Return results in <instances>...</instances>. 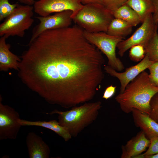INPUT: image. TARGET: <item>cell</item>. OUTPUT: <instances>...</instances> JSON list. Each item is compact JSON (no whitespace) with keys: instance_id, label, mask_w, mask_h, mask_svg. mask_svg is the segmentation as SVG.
<instances>
[{"instance_id":"6da1fadb","label":"cell","mask_w":158,"mask_h":158,"mask_svg":"<svg viewBox=\"0 0 158 158\" xmlns=\"http://www.w3.org/2000/svg\"><path fill=\"white\" fill-rule=\"evenodd\" d=\"M21 56L18 75L49 104L69 109L89 102L104 78L101 51L78 25L46 30Z\"/></svg>"},{"instance_id":"7a4b0ae2","label":"cell","mask_w":158,"mask_h":158,"mask_svg":"<svg viewBox=\"0 0 158 158\" xmlns=\"http://www.w3.org/2000/svg\"><path fill=\"white\" fill-rule=\"evenodd\" d=\"M149 74L145 71L142 72L127 85L123 92L115 97V100L125 113L129 114L135 109L150 114V102L158 92V87L151 82Z\"/></svg>"},{"instance_id":"3957f363","label":"cell","mask_w":158,"mask_h":158,"mask_svg":"<svg viewBox=\"0 0 158 158\" xmlns=\"http://www.w3.org/2000/svg\"><path fill=\"white\" fill-rule=\"evenodd\" d=\"M102 107L100 101L88 102L69 110L61 111L55 109L46 114H58L59 124L65 127L72 137H75L96 119Z\"/></svg>"},{"instance_id":"277c9868","label":"cell","mask_w":158,"mask_h":158,"mask_svg":"<svg viewBox=\"0 0 158 158\" xmlns=\"http://www.w3.org/2000/svg\"><path fill=\"white\" fill-rule=\"evenodd\" d=\"M114 18L113 13L104 5L92 4L84 5L73 20L87 32L106 33L109 25Z\"/></svg>"},{"instance_id":"5b68a950","label":"cell","mask_w":158,"mask_h":158,"mask_svg":"<svg viewBox=\"0 0 158 158\" xmlns=\"http://www.w3.org/2000/svg\"><path fill=\"white\" fill-rule=\"evenodd\" d=\"M34 7L32 6L18 4L0 25V36L6 39L10 36L22 37L26 30L33 23Z\"/></svg>"},{"instance_id":"8992f818","label":"cell","mask_w":158,"mask_h":158,"mask_svg":"<svg viewBox=\"0 0 158 158\" xmlns=\"http://www.w3.org/2000/svg\"><path fill=\"white\" fill-rule=\"evenodd\" d=\"M84 34L89 42L106 56L108 65L118 72L124 69L123 63L116 57V53L117 44L124 38L112 36L103 32H90L84 30Z\"/></svg>"},{"instance_id":"52a82bcc","label":"cell","mask_w":158,"mask_h":158,"mask_svg":"<svg viewBox=\"0 0 158 158\" xmlns=\"http://www.w3.org/2000/svg\"><path fill=\"white\" fill-rule=\"evenodd\" d=\"M130 37L123 40L117 44L118 54L121 57L134 45L140 44L145 47L157 31L158 25L154 23L152 14L148 16Z\"/></svg>"},{"instance_id":"ba28073f","label":"cell","mask_w":158,"mask_h":158,"mask_svg":"<svg viewBox=\"0 0 158 158\" xmlns=\"http://www.w3.org/2000/svg\"><path fill=\"white\" fill-rule=\"evenodd\" d=\"M83 5L80 0H38L35 1L33 6L34 12L42 16L70 10L72 12L73 19Z\"/></svg>"},{"instance_id":"9c48e42d","label":"cell","mask_w":158,"mask_h":158,"mask_svg":"<svg viewBox=\"0 0 158 158\" xmlns=\"http://www.w3.org/2000/svg\"><path fill=\"white\" fill-rule=\"evenodd\" d=\"M72 12L66 10L47 16L36 17L39 23L33 29L28 44L30 43L42 32L47 30L69 27L72 23Z\"/></svg>"},{"instance_id":"30bf717a","label":"cell","mask_w":158,"mask_h":158,"mask_svg":"<svg viewBox=\"0 0 158 158\" xmlns=\"http://www.w3.org/2000/svg\"><path fill=\"white\" fill-rule=\"evenodd\" d=\"M1 99L0 98V140H15L22 126L18 121L20 115L13 108L3 104Z\"/></svg>"},{"instance_id":"8fae6325","label":"cell","mask_w":158,"mask_h":158,"mask_svg":"<svg viewBox=\"0 0 158 158\" xmlns=\"http://www.w3.org/2000/svg\"><path fill=\"white\" fill-rule=\"evenodd\" d=\"M154 62L150 60L147 55L145 54L144 58L139 63L127 68L124 72H119L108 65L105 66L104 69L106 73L119 80L121 85L119 93H121L132 80L148 69Z\"/></svg>"},{"instance_id":"7c38bea8","label":"cell","mask_w":158,"mask_h":158,"mask_svg":"<svg viewBox=\"0 0 158 158\" xmlns=\"http://www.w3.org/2000/svg\"><path fill=\"white\" fill-rule=\"evenodd\" d=\"M150 140L141 130L121 147V158H135L147 150Z\"/></svg>"},{"instance_id":"4fadbf2b","label":"cell","mask_w":158,"mask_h":158,"mask_svg":"<svg viewBox=\"0 0 158 158\" xmlns=\"http://www.w3.org/2000/svg\"><path fill=\"white\" fill-rule=\"evenodd\" d=\"M26 143L30 158H49L50 150L42 138L33 132L28 134Z\"/></svg>"},{"instance_id":"5bb4252c","label":"cell","mask_w":158,"mask_h":158,"mask_svg":"<svg viewBox=\"0 0 158 158\" xmlns=\"http://www.w3.org/2000/svg\"><path fill=\"white\" fill-rule=\"evenodd\" d=\"M131 113L135 125L140 128L150 140L158 136V123L151 118L149 115L135 109Z\"/></svg>"},{"instance_id":"9a60e30c","label":"cell","mask_w":158,"mask_h":158,"mask_svg":"<svg viewBox=\"0 0 158 158\" xmlns=\"http://www.w3.org/2000/svg\"><path fill=\"white\" fill-rule=\"evenodd\" d=\"M4 36L0 39V70L6 71L9 69L18 71L21 58L10 50V45L6 42Z\"/></svg>"},{"instance_id":"2e32d148","label":"cell","mask_w":158,"mask_h":158,"mask_svg":"<svg viewBox=\"0 0 158 158\" xmlns=\"http://www.w3.org/2000/svg\"><path fill=\"white\" fill-rule=\"evenodd\" d=\"M18 121L22 126H38L50 129L62 137L66 142L69 140L72 137L67 130L61 126L59 122L55 120L49 121H32L20 118Z\"/></svg>"},{"instance_id":"e0dca14e","label":"cell","mask_w":158,"mask_h":158,"mask_svg":"<svg viewBox=\"0 0 158 158\" xmlns=\"http://www.w3.org/2000/svg\"><path fill=\"white\" fill-rule=\"evenodd\" d=\"M133 26L126 21L119 18L112 20L108 27L107 33L110 35L123 37L131 33Z\"/></svg>"},{"instance_id":"ac0fdd59","label":"cell","mask_w":158,"mask_h":158,"mask_svg":"<svg viewBox=\"0 0 158 158\" xmlns=\"http://www.w3.org/2000/svg\"><path fill=\"white\" fill-rule=\"evenodd\" d=\"M125 4L136 12L142 23L154 12V6L150 0H128Z\"/></svg>"},{"instance_id":"d6986e66","label":"cell","mask_w":158,"mask_h":158,"mask_svg":"<svg viewBox=\"0 0 158 158\" xmlns=\"http://www.w3.org/2000/svg\"><path fill=\"white\" fill-rule=\"evenodd\" d=\"M113 13L114 18L121 19L133 27L136 26L142 23L136 12L126 4L115 10Z\"/></svg>"},{"instance_id":"ffe728a7","label":"cell","mask_w":158,"mask_h":158,"mask_svg":"<svg viewBox=\"0 0 158 158\" xmlns=\"http://www.w3.org/2000/svg\"><path fill=\"white\" fill-rule=\"evenodd\" d=\"M145 54L152 61H158V37L155 32L145 47Z\"/></svg>"},{"instance_id":"44dd1931","label":"cell","mask_w":158,"mask_h":158,"mask_svg":"<svg viewBox=\"0 0 158 158\" xmlns=\"http://www.w3.org/2000/svg\"><path fill=\"white\" fill-rule=\"evenodd\" d=\"M145 54L144 46L142 45L138 44L134 45L130 48L129 56L131 60L137 62L142 60Z\"/></svg>"},{"instance_id":"7402d4cb","label":"cell","mask_w":158,"mask_h":158,"mask_svg":"<svg viewBox=\"0 0 158 158\" xmlns=\"http://www.w3.org/2000/svg\"><path fill=\"white\" fill-rule=\"evenodd\" d=\"M18 5L17 3L11 4L8 0H0V21L9 16Z\"/></svg>"},{"instance_id":"603a6c76","label":"cell","mask_w":158,"mask_h":158,"mask_svg":"<svg viewBox=\"0 0 158 158\" xmlns=\"http://www.w3.org/2000/svg\"><path fill=\"white\" fill-rule=\"evenodd\" d=\"M150 140V145L145 152L137 156L135 158H144L146 156L158 153V136L153 137Z\"/></svg>"},{"instance_id":"cb8c5ba5","label":"cell","mask_w":158,"mask_h":158,"mask_svg":"<svg viewBox=\"0 0 158 158\" xmlns=\"http://www.w3.org/2000/svg\"><path fill=\"white\" fill-rule=\"evenodd\" d=\"M150 117L158 123V92L152 98L150 102Z\"/></svg>"},{"instance_id":"d4e9b609","label":"cell","mask_w":158,"mask_h":158,"mask_svg":"<svg viewBox=\"0 0 158 158\" xmlns=\"http://www.w3.org/2000/svg\"><path fill=\"white\" fill-rule=\"evenodd\" d=\"M128 0H103L104 6L113 13L115 10L126 4Z\"/></svg>"},{"instance_id":"484cf974","label":"cell","mask_w":158,"mask_h":158,"mask_svg":"<svg viewBox=\"0 0 158 158\" xmlns=\"http://www.w3.org/2000/svg\"><path fill=\"white\" fill-rule=\"evenodd\" d=\"M116 87L112 85L107 87L104 92L102 98L107 100L112 97L115 93Z\"/></svg>"},{"instance_id":"4316f807","label":"cell","mask_w":158,"mask_h":158,"mask_svg":"<svg viewBox=\"0 0 158 158\" xmlns=\"http://www.w3.org/2000/svg\"><path fill=\"white\" fill-rule=\"evenodd\" d=\"M154 8L152 14V18L154 23L158 25V0H150Z\"/></svg>"},{"instance_id":"83f0119b","label":"cell","mask_w":158,"mask_h":158,"mask_svg":"<svg viewBox=\"0 0 158 158\" xmlns=\"http://www.w3.org/2000/svg\"><path fill=\"white\" fill-rule=\"evenodd\" d=\"M149 77L151 82L154 85L158 87V73H150Z\"/></svg>"},{"instance_id":"f1b7e54d","label":"cell","mask_w":158,"mask_h":158,"mask_svg":"<svg viewBox=\"0 0 158 158\" xmlns=\"http://www.w3.org/2000/svg\"><path fill=\"white\" fill-rule=\"evenodd\" d=\"M148 69L150 73H158V61H154Z\"/></svg>"},{"instance_id":"f546056e","label":"cell","mask_w":158,"mask_h":158,"mask_svg":"<svg viewBox=\"0 0 158 158\" xmlns=\"http://www.w3.org/2000/svg\"><path fill=\"white\" fill-rule=\"evenodd\" d=\"M81 3L84 5L92 4H98L104 5L103 0H80Z\"/></svg>"},{"instance_id":"4dcf8cb0","label":"cell","mask_w":158,"mask_h":158,"mask_svg":"<svg viewBox=\"0 0 158 158\" xmlns=\"http://www.w3.org/2000/svg\"><path fill=\"white\" fill-rule=\"evenodd\" d=\"M21 3L24 4L26 5L30 6L33 5L35 1V0H18Z\"/></svg>"},{"instance_id":"1f68e13d","label":"cell","mask_w":158,"mask_h":158,"mask_svg":"<svg viewBox=\"0 0 158 158\" xmlns=\"http://www.w3.org/2000/svg\"><path fill=\"white\" fill-rule=\"evenodd\" d=\"M144 158H158V153L151 155L147 156Z\"/></svg>"},{"instance_id":"d6a6232c","label":"cell","mask_w":158,"mask_h":158,"mask_svg":"<svg viewBox=\"0 0 158 158\" xmlns=\"http://www.w3.org/2000/svg\"><path fill=\"white\" fill-rule=\"evenodd\" d=\"M157 35L158 37V29H157Z\"/></svg>"}]
</instances>
